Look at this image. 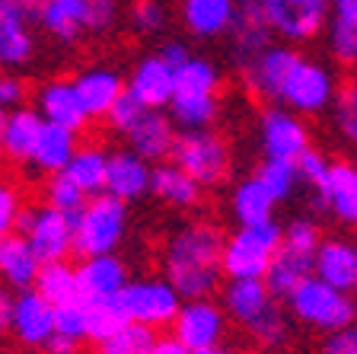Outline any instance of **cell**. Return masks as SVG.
I'll use <instances>...</instances> for the list:
<instances>
[{
    "label": "cell",
    "instance_id": "obj_28",
    "mask_svg": "<svg viewBox=\"0 0 357 354\" xmlns=\"http://www.w3.org/2000/svg\"><path fill=\"white\" fill-rule=\"evenodd\" d=\"M38 268H42V262L29 249L22 233H10L0 239V284L7 290H13V294L29 290L36 284Z\"/></svg>",
    "mask_w": 357,
    "mask_h": 354
},
{
    "label": "cell",
    "instance_id": "obj_20",
    "mask_svg": "<svg viewBox=\"0 0 357 354\" xmlns=\"http://www.w3.org/2000/svg\"><path fill=\"white\" fill-rule=\"evenodd\" d=\"M70 80H74L77 96H80L83 109H86V115L93 118V121L109 115V109L119 103L121 93H125V74L112 64L83 67Z\"/></svg>",
    "mask_w": 357,
    "mask_h": 354
},
{
    "label": "cell",
    "instance_id": "obj_8",
    "mask_svg": "<svg viewBox=\"0 0 357 354\" xmlns=\"http://www.w3.org/2000/svg\"><path fill=\"white\" fill-rule=\"evenodd\" d=\"M16 233L26 236L38 262H67L74 256V221L48 205H26L16 223Z\"/></svg>",
    "mask_w": 357,
    "mask_h": 354
},
{
    "label": "cell",
    "instance_id": "obj_34",
    "mask_svg": "<svg viewBox=\"0 0 357 354\" xmlns=\"http://www.w3.org/2000/svg\"><path fill=\"white\" fill-rule=\"evenodd\" d=\"M83 307H86V341H93L96 348L109 341L125 323H131L125 313V303H121V294L83 300Z\"/></svg>",
    "mask_w": 357,
    "mask_h": 354
},
{
    "label": "cell",
    "instance_id": "obj_57",
    "mask_svg": "<svg viewBox=\"0 0 357 354\" xmlns=\"http://www.w3.org/2000/svg\"><path fill=\"white\" fill-rule=\"evenodd\" d=\"M99 354H109V351H99Z\"/></svg>",
    "mask_w": 357,
    "mask_h": 354
},
{
    "label": "cell",
    "instance_id": "obj_6",
    "mask_svg": "<svg viewBox=\"0 0 357 354\" xmlns=\"http://www.w3.org/2000/svg\"><path fill=\"white\" fill-rule=\"evenodd\" d=\"M169 160L185 176H192L201 189H217L233 172V150L227 144V138L217 134L214 128H208V131H178Z\"/></svg>",
    "mask_w": 357,
    "mask_h": 354
},
{
    "label": "cell",
    "instance_id": "obj_26",
    "mask_svg": "<svg viewBox=\"0 0 357 354\" xmlns=\"http://www.w3.org/2000/svg\"><path fill=\"white\" fill-rule=\"evenodd\" d=\"M77 144H80V134H74L70 128L52 125L42 118V128H38L36 147H32L29 166L38 170L42 176H54V172H64V166L70 163Z\"/></svg>",
    "mask_w": 357,
    "mask_h": 354
},
{
    "label": "cell",
    "instance_id": "obj_16",
    "mask_svg": "<svg viewBox=\"0 0 357 354\" xmlns=\"http://www.w3.org/2000/svg\"><path fill=\"white\" fill-rule=\"evenodd\" d=\"M36 112L45 121L70 128L74 134H83L89 128V121H93V118L86 115V109H83L70 77H52V80H45L36 93Z\"/></svg>",
    "mask_w": 357,
    "mask_h": 354
},
{
    "label": "cell",
    "instance_id": "obj_58",
    "mask_svg": "<svg viewBox=\"0 0 357 354\" xmlns=\"http://www.w3.org/2000/svg\"><path fill=\"white\" fill-rule=\"evenodd\" d=\"M0 71H3V67H0Z\"/></svg>",
    "mask_w": 357,
    "mask_h": 354
},
{
    "label": "cell",
    "instance_id": "obj_48",
    "mask_svg": "<svg viewBox=\"0 0 357 354\" xmlns=\"http://www.w3.org/2000/svg\"><path fill=\"white\" fill-rule=\"evenodd\" d=\"M319 354H357V323L348 329H338V332H328L322 339Z\"/></svg>",
    "mask_w": 357,
    "mask_h": 354
},
{
    "label": "cell",
    "instance_id": "obj_22",
    "mask_svg": "<svg viewBox=\"0 0 357 354\" xmlns=\"http://www.w3.org/2000/svg\"><path fill=\"white\" fill-rule=\"evenodd\" d=\"M29 22H32L29 13H22L10 0H0V67L3 71L26 67L36 58L38 42Z\"/></svg>",
    "mask_w": 357,
    "mask_h": 354
},
{
    "label": "cell",
    "instance_id": "obj_37",
    "mask_svg": "<svg viewBox=\"0 0 357 354\" xmlns=\"http://www.w3.org/2000/svg\"><path fill=\"white\" fill-rule=\"evenodd\" d=\"M328 121H332V131L338 134L344 147L357 150V83L338 87L335 103L328 109Z\"/></svg>",
    "mask_w": 357,
    "mask_h": 354
},
{
    "label": "cell",
    "instance_id": "obj_33",
    "mask_svg": "<svg viewBox=\"0 0 357 354\" xmlns=\"http://www.w3.org/2000/svg\"><path fill=\"white\" fill-rule=\"evenodd\" d=\"M310 274H312V256L297 252V249H290V246L281 243L275 252V258H271V265H268V272H265V284L278 300H284V297L297 288L303 278H310Z\"/></svg>",
    "mask_w": 357,
    "mask_h": 354
},
{
    "label": "cell",
    "instance_id": "obj_31",
    "mask_svg": "<svg viewBox=\"0 0 357 354\" xmlns=\"http://www.w3.org/2000/svg\"><path fill=\"white\" fill-rule=\"evenodd\" d=\"M42 32L64 45H74L86 38V7L83 0H45L42 10L36 13Z\"/></svg>",
    "mask_w": 357,
    "mask_h": 354
},
{
    "label": "cell",
    "instance_id": "obj_24",
    "mask_svg": "<svg viewBox=\"0 0 357 354\" xmlns=\"http://www.w3.org/2000/svg\"><path fill=\"white\" fill-rule=\"evenodd\" d=\"M178 16L192 38L214 42L230 32L236 20V3L233 0H178Z\"/></svg>",
    "mask_w": 357,
    "mask_h": 354
},
{
    "label": "cell",
    "instance_id": "obj_2",
    "mask_svg": "<svg viewBox=\"0 0 357 354\" xmlns=\"http://www.w3.org/2000/svg\"><path fill=\"white\" fill-rule=\"evenodd\" d=\"M220 307L261 354H281L290 345V313L281 307L261 278L227 281Z\"/></svg>",
    "mask_w": 357,
    "mask_h": 354
},
{
    "label": "cell",
    "instance_id": "obj_38",
    "mask_svg": "<svg viewBox=\"0 0 357 354\" xmlns=\"http://www.w3.org/2000/svg\"><path fill=\"white\" fill-rule=\"evenodd\" d=\"M42 205L54 207V211L67 214L70 221H77V214H80L83 205H86V195H83L64 172H54V176H48L42 185Z\"/></svg>",
    "mask_w": 357,
    "mask_h": 354
},
{
    "label": "cell",
    "instance_id": "obj_54",
    "mask_svg": "<svg viewBox=\"0 0 357 354\" xmlns=\"http://www.w3.org/2000/svg\"><path fill=\"white\" fill-rule=\"evenodd\" d=\"M10 3H16V7H20L22 13H29L32 20H36V13H38V10H42V3H45V0H10Z\"/></svg>",
    "mask_w": 357,
    "mask_h": 354
},
{
    "label": "cell",
    "instance_id": "obj_46",
    "mask_svg": "<svg viewBox=\"0 0 357 354\" xmlns=\"http://www.w3.org/2000/svg\"><path fill=\"white\" fill-rule=\"evenodd\" d=\"M294 163H297L300 182H303V185H310V189H312V185H316L322 176H326V170H328V163H332V160H328V156L322 154V150L310 147V150H303V154H300Z\"/></svg>",
    "mask_w": 357,
    "mask_h": 354
},
{
    "label": "cell",
    "instance_id": "obj_29",
    "mask_svg": "<svg viewBox=\"0 0 357 354\" xmlns=\"http://www.w3.org/2000/svg\"><path fill=\"white\" fill-rule=\"evenodd\" d=\"M105 166H109V150L99 140H80L70 156V163L64 166V176L80 189L86 198L105 192Z\"/></svg>",
    "mask_w": 357,
    "mask_h": 354
},
{
    "label": "cell",
    "instance_id": "obj_30",
    "mask_svg": "<svg viewBox=\"0 0 357 354\" xmlns=\"http://www.w3.org/2000/svg\"><path fill=\"white\" fill-rule=\"evenodd\" d=\"M275 207L278 201L271 198L265 185L255 176H245L233 185L230 198H227V211L236 221V227H249V223H265L275 221Z\"/></svg>",
    "mask_w": 357,
    "mask_h": 354
},
{
    "label": "cell",
    "instance_id": "obj_44",
    "mask_svg": "<svg viewBox=\"0 0 357 354\" xmlns=\"http://www.w3.org/2000/svg\"><path fill=\"white\" fill-rule=\"evenodd\" d=\"M86 7V36H109L119 26L121 0H83Z\"/></svg>",
    "mask_w": 357,
    "mask_h": 354
},
{
    "label": "cell",
    "instance_id": "obj_14",
    "mask_svg": "<svg viewBox=\"0 0 357 354\" xmlns=\"http://www.w3.org/2000/svg\"><path fill=\"white\" fill-rule=\"evenodd\" d=\"M312 201H316L312 207L332 217L335 223L357 230V163H328L326 176L312 185Z\"/></svg>",
    "mask_w": 357,
    "mask_h": 354
},
{
    "label": "cell",
    "instance_id": "obj_45",
    "mask_svg": "<svg viewBox=\"0 0 357 354\" xmlns=\"http://www.w3.org/2000/svg\"><path fill=\"white\" fill-rule=\"evenodd\" d=\"M141 112H144V105L137 103V99H131L128 96V93H121V99L115 105H112L109 109V115H105V121H109L112 125V131L115 134H125L128 128L134 125V121H137V118H141Z\"/></svg>",
    "mask_w": 357,
    "mask_h": 354
},
{
    "label": "cell",
    "instance_id": "obj_17",
    "mask_svg": "<svg viewBox=\"0 0 357 354\" xmlns=\"http://www.w3.org/2000/svg\"><path fill=\"white\" fill-rule=\"evenodd\" d=\"M121 138H125L128 150H134V154L144 156L147 163H163L172 156L178 128L172 125V118L166 115V109H144L141 118Z\"/></svg>",
    "mask_w": 357,
    "mask_h": 354
},
{
    "label": "cell",
    "instance_id": "obj_21",
    "mask_svg": "<svg viewBox=\"0 0 357 354\" xmlns=\"http://www.w3.org/2000/svg\"><path fill=\"white\" fill-rule=\"evenodd\" d=\"M150 172L153 163H147L144 156H137L134 150L121 147V150H109V166H105V195L112 198L131 201L150 195Z\"/></svg>",
    "mask_w": 357,
    "mask_h": 354
},
{
    "label": "cell",
    "instance_id": "obj_47",
    "mask_svg": "<svg viewBox=\"0 0 357 354\" xmlns=\"http://www.w3.org/2000/svg\"><path fill=\"white\" fill-rule=\"evenodd\" d=\"M26 96H29L26 80L16 74H7V71H0V109L3 112L20 109V105H26Z\"/></svg>",
    "mask_w": 357,
    "mask_h": 354
},
{
    "label": "cell",
    "instance_id": "obj_40",
    "mask_svg": "<svg viewBox=\"0 0 357 354\" xmlns=\"http://www.w3.org/2000/svg\"><path fill=\"white\" fill-rule=\"evenodd\" d=\"M156 341V332L147 329L141 323H125L119 332L112 335L109 341L99 345V351H109V354H147Z\"/></svg>",
    "mask_w": 357,
    "mask_h": 354
},
{
    "label": "cell",
    "instance_id": "obj_27",
    "mask_svg": "<svg viewBox=\"0 0 357 354\" xmlns=\"http://www.w3.org/2000/svg\"><path fill=\"white\" fill-rule=\"evenodd\" d=\"M201 189L192 176L178 170L172 160L153 163V172H150V195L160 198L166 207L172 211H192V207L201 205Z\"/></svg>",
    "mask_w": 357,
    "mask_h": 354
},
{
    "label": "cell",
    "instance_id": "obj_11",
    "mask_svg": "<svg viewBox=\"0 0 357 354\" xmlns=\"http://www.w3.org/2000/svg\"><path fill=\"white\" fill-rule=\"evenodd\" d=\"M230 329V319L223 313L220 303H214L211 297H198V300H182L176 319H172L169 332L178 345L192 351H204V348L223 345Z\"/></svg>",
    "mask_w": 357,
    "mask_h": 354
},
{
    "label": "cell",
    "instance_id": "obj_32",
    "mask_svg": "<svg viewBox=\"0 0 357 354\" xmlns=\"http://www.w3.org/2000/svg\"><path fill=\"white\" fill-rule=\"evenodd\" d=\"M38 128H42V115L36 109H29V105L10 109L7 121H3V156L16 166H29Z\"/></svg>",
    "mask_w": 357,
    "mask_h": 354
},
{
    "label": "cell",
    "instance_id": "obj_23",
    "mask_svg": "<svg viewBox=\"0 0 357 354\" xmlns=\"http://www.w3.org/2000/svg\"><path fill=\"white\" fill-rule=\"evenodd\" d=\"M131 281L125 258L121 256H93L80 258L77 265V284H80V300H99V297H115L125 290Z\"/></svg>",
    "mask_w": 357,
    "mask_h": 354
},
{
    "label": "cell",
    "instance_id": "obj_35",
    "mask_svg": "<svg viewBox=\"0 0 357 354\" xmlns=\"http://www.w3.org/2000/svg\"><path fill=\"white\" fill-rule=\"evenodd\" d=\"M32 288L45 297L48 303H67L80 297V284H77V265L70 262H45L36 274V284Z\"/></svg>",
    "mask_w": 357,
    "mask_h": 354
},
{
    "label": "cell",
    "instance_id": "obj_7",
    "mask_svg": "<svg viewBox=\"0 0 357 354\" xmlns=\"http://www.w3.org/2000/svg\"><path fill=\"white\" fill-rule=\"evenodd\" d=\"M335 93H338V77H335L332 67L326 61L303 58L300 54L297 64L290 67L287 80H284L278 105L297 112L300 118H316L332 109Z\"/></svg>",
    "mask_w": 357,
    "mask_h": 354
},
{
    "label": "cell",
    "instance_id": "obj_19",
    "mask_svg": "<svg viewBox=\"0 0 357 354\" xmlns=\"http://www.w3.org/2000/svg\"><path fill=\"white\" fill-rule=\"evenodd\" d=\"M312 274L338 290H357V243L351 236H322L312 256Z\"/></svg>",
    "mask_w": 357,
    "mask_h": 354
},
{
    "label": "cell",
    "instance_id": "obj_55",
    "mask_svg": "<svg viewBox=\"0 0 357 354\" xmlns=\"http://www.w3.org/2000/svg\"><path fill=\"white\" fill-rule=\"evenodd\" d=\"M192 354H243L239 348H230V345H214V348H204V351H192Z\"/></svg>",
    "mask_w": 357,
    "mask_h": 354
},
{
    "label": "cell",
    "instance_id": "obj_56",
    "mask_svg": "<svg viewBox=\"0 0 357 354\" xmlns=\"http://www.w3.org/2000/svg\"><path fill=\"white\" fill-rule=\"evenodd\" d=\"M3 121H7V112L0 109V156H3Z\"/></svg>",
    "mask_w": 357,
    "mask_h": 354
},
{
    "label": "cell",
    "instance_id": "obj_41",
    "mask_svg": "<svg viewBox=\"0 0 357 354\" xmlns=\"http://www.w3.org/2000/svg\"><path fill=\"white\" fill-rule=\"evenodd\" d=\"M281 243L297 252H306V256H316V246L322 243V230L316 223V217L297 214L287 223H281Z\"/></svg>",
    "mask_w": 357,
    "mask_h": 354
},
{
    "label": "cell",
    "instance_id": "obj_15",
    "mask_svg": "<svg viewBox=\"0 0 357 354\" xmlns=\"http://www.w3.org/2000/svg\"><path fill=\"white\" fill-rule=\"evenodd\" d=\"M54 335V303H48L36 288L13 294L10 313V339L22 351H42L45 341Z\"/></svg>",
    "mask_w": 357,
    "mask_h": 354
},
{
    "label": "cell",
    "instance_id": "obj_51",
    "mask_svg": "<svg viewBox=\"0 0 357 354\" xmlns=\"http://www.w3.org/2000/svg\"><path fill=\"white\" fill-rule=\"evenodd\" d=\"M10 313H13V290L0 284V339L10 335Z\"/></svg>",
    "mask_w": 357,
    "mask_h": 354
},
{
    "label": "cell",
    "instance_id": "obj_5",
    "mask_svg": "<svg viewBox=\"0 0 357 354\" xmlns=\"http://www.w3.org/2000/svg\"><path fill=\"white\" fill-rule=\"evenodd\" d=\"M278 246H281V223L265 221V223H249V227H236L223 239V256L220 268L227 281L239 278H261L275 258Z\"/></svg>",
    "mask_w": 357,
    "mask_h": 354
},
{
    "label": "cell",
    "instance_id": "obj_3",
    "mask_svg": "<svg viewBox=\"0 0 357 354\" xmlns=\"http://www.w3.org/2000/svg\"><path fill=\"white\" fill-rule=\"evenodd\" d=\"M287 313L290 319H297L306 329L328 335L338 329H348L357 323V300L348 290H338L326 281H319L316 274L303 278L297 288L290 290L287 297Z\"/></svg>",
    "mask_w": 357,
    "mask_h": 354
},
{
    "label": "cell",
    "instance_id": "obj_36",
    "mask_svg": "<svg viewBox=\"0 0 357 354\" xmlns=\"http://www.w3.org/2000/svg\"><path fill=\"white\" fill-rule=\"evenodd\" d=\"M252 176L271 192V198H275L278 205L290 201L297 195L300 185H303L300 182V172H297V163H290V160H261Z\"/></svg>",
    "mask_w": 357,
    "mask_h": 354
},
{
    "label": "cell",
    "instance_id": "obj_9",
    "mask_svg": "<svg viewBox=\"0 0 357 354\" xmlns=\"http://www.w3.org/2000/svg\"><path fill=\"white\" fill-rule=\"evenodd\" d=\"M121 303H125V313L131 323H141L160 332V329L172 325L178 307H182V297L176 294V288L163 274H144V278H131L125 284Z\"/></svg>",
    "mask_w": 357,
    "mask_h": 354
},
{
    "label": "cell",
    "instance_id": "obj_10",
    "mask_svg": "<svg viewBox=\"0 0 357 354\" xmlns=\"http://www.w3.org/2000/svg\"><path fill=\"white\" fill-rule=\"evenodd\" d=\"M297 58H300V52L294 48V45L268 42L261 52H255L252 58L243 61V64L236 67V74H239V80H243V87H245L249 96L278 105L284 80H287L290 67L297 64Z\"/></svg>",
    "mask_w": 357,
    "mask_h": 354
},
{
    "label": "cell",
    "instance_id": "obj_12",
    "mask_svg": "<svg viewBox=\"0 0 357 354\" xmlns=\"http://www.w3.org/2000/svg\"><path fill=\"white\" fill-rule=\"evenodd\" d=\"M332 0H268L265 22L287 45H306L326 32Z\"/></svg>",
    "mask_w": 357,
    "mask_h": 354
},
{
    "label": "cell",
    "instance_id": "obj_13",
    "mask_svg": "<svg viewBox=\"0 0 357 354\" xmlns=\"http://www.w3.org/2000/svg\"><path fill=\"white\" fill-rule=\"evenodd\" d=\"M259 147L265 160H297L303 150L312 147L310 125L297 112L284 105H265L259 115Z\"/></svg>",
    "mask_w": 357,
    "mask_h": 354
},
{
    "label": "cell",
    "instance_id": "obj_1",
    "mask_svg": "<svg viewBox=\"0 0 357 354\" xmlns=\"http://www.w3.org/2000/svg\"><path fill=\"white\" fill-rule=\"evenodd\" d=\"M223 233L214 221L195 217V221L178 223L163 243V278L169 281L182 300H198L211 297L220 288L223 268Z\"/></svg>",
    "mask_w": 357,
    "mask_h": 354
},
{
    "label": "cell",
    "instance_id": "obj_52",
    "mask_svg": "<svg viewBox=\"0 0 357 354\" xmlns=\"http://www.w3.org/2000/svg\"><path fill=\"white\" fill-rule=\"evenodd\" d=\"M77 351H80V345L70 341V339H64V335H52L42 348V354H77Z\"/></svg>",
    "mask_w": 357,
    "mask_h": 354
},
{
    "label": "cell",
    "instance_id": "obj_49",
    "mask_svg": "<svg viewBox=\"0 0 357 354\" xmlns=\"http://www.w3.org/2000/svg\"><path fill=\"white\" fill-rule=\"evenodd\" d=\"M156 54H160L169 67H182L188 58H192V52H188V45L182 42V38H166V42L156 48Z\"/></svg>",
    "mask_w": 357,
    "mask_h": 354
},
{
    "label": "cell",
    "instance_id": "obj_42",
    "mask_svg": "<svg viewBox=\"0 0 357 354\" xmlns=\"http://www.w3.org/2000/svg\"><path fill=\"white\" fill-rule=\"evenodd\" d=\"M54 335H64L77 345L86 341V307H83L80 297L54 307Z\"/></svg>",
    "mask_w": 357,
    "mask_h": 354
},
{
    "label": "cell",
    "instance_id": "obj_53",
    "mask_svg": "<svg viewBox=\"0 0 357 354\" xmlns=\"http://www.w3.org/2000/svg\"><path fill=\"white\" fill-rule=\"evenodd\" d=\"M147 354H188L185 348L178 345L172 335H156V341H153V348H150Z\"/></svg>",
    "mask_w": 357,
    "mask_h": 354
},
{
    "label": "cell",
    "instance_id": "obj_4",
    "mask_svg": "<svg viewBox=\"0 0 357 354\" xmlns=\"http://www.w3.org/2000/svg\"><path fill=\"white\" fill-rule=\"evenodd\" d=\"M128 205L112 195H93L86 198L83 211L74 221V256H112L128 236Z\"/></svg>",
    "mask_w": 357,
    "mask_h": 354
},
{
    "label": "cell",
    "instance_id": "obj_39",
    "mask_svg": "<svg viewBox=\"0 0 357 354\" xmlns=\"http://www.w3.org/2000/svg\"><path fill=\"white\" fill-rule=\"evenodd\" d=\"M128 22L131 29L144 38H156L169 29V10L163 0H134L128 10Z\"/></svg>",
    "mask_w": 357,
    "mask_h": 354
},
{
    "label": "cell",
    "instance_id": "obj_43",
    "mask_svg": "<svg viewBox=\"0 0 357 354\" xmlns=\"http://www.w3.org/2000/svg\"><path fill=\"white\" fill-rule=\"evenodd\" d=\"M26 205H29V201H26L20 185L10 176H0V239L16 233V223H20V214Z\"/></svg>",
    "mask_w": 357,
    "mask_h": 354
},
{
    "label": "cell",
    "instance_id": "obj_50",
    "mask_svg": "<svg viewBox=\"0 0 357 354\" xmlns=\"http://www.w3.org/2000/svg\"><path fill=\"white\" fill-rule=\"evenodd\" d=\"M233 3H236V20L239 22H265V3L268 0H233Z\"/></svg>",
    "mask_w": 357,
    "mask_h": 354
},
{
    "label": "cell",
    "instance_id": "obj_18",
    "mask_svg": "<svg viewBox=\"0 0 357 354\" xmlns=\"http://www.w3.org/2000/svg\"><path fill=\"white\" fill-rule=\"evenodd\" d=\"M172 89H176V67H169L156 52L141 58L125 77V93L144 109H166Z\"/></svg>",
    "mask_w": 357,
    "mask_h": 354
},
{
    "label": "cell",
    "instance_id": "obj_25",
    "mask_svg": "<svg viewBox=\"0 0 357 354\" xmlns=\"http://www.w3.org/2000/svg\"><path fill=\"white\" fill-rule=\"evenodd\" d=\"M326 48L335 64L357 67V0H332L328 3Z\"/></svg>",
    "mask_w": 357,
    "mask_h": 354
}]
</instances>
